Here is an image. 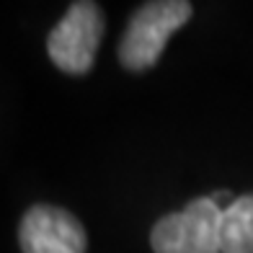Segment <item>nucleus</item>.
<instances>
[{
  "label": "nucleus",
  "mask_w": 253,
  "mask_h": 253,
  "mask_svg": "<svg viewBox=\"0 0 253 253\" xmlns=\"http://www.w3.org/2000/svg\"><path fill=\"white\" fill-rule=\"evenodd\" d=\"M189 18L191 3H186V0H155V3L140 5L119 44L122 65L134 73L153 67L158 57L163 54L170 34L186 24Z\"/></svg>",
  "instance_id": "nucleus-1"
},
{
  "label": "nucleus",
  "mask_w": 253,
  "mask_h": 253,
  "mask_svg": "<svg viewBox=\"0 0 253 253\" xmlns=\"http://www.w3.org/2000/svg\"><path fill=\"white\" fill-rule=\"evenodd\" d=\"M222 210L212 197L194 199L176 214H166L150 233L155 253H222Z\"/></svg>",
  "instance_id": "nucleus-2"
},
{
  "label": "nucleus",
  "mask_w": 253,
  "mask_h": 253,
  "mask_svg": "<svg viewBox=\"0 0 253 253\" xmlns=\"http://www.w3.org/2000/svg\"><path fill=\"white\" fill-rule=\"evenodd\" d=\"M103 37V16L96 3L80 0L73 3L62 21L52 29L47 39V52L60 70L70 75H83L96 60V49Z\"/></svg>",
  "instance_id": "nucleus-3"
},
{
  "label": "nucleus",
  "mask_w": 253,
  "mask_h": 253,
  "mask_svg": "<svg viewBox=\"0 0 253 253\" xmlns=\"http://www.w3.org/2000/svg\"><path fill=\"white\" fill-rule=\"evenodd\" d=\"M18 243L24 253H85L88 235L67 210L37 204L21 220Z\"/></svg>",
  "instance_id": "nucleus-4"
},
{
  "label": "nucleus",
  "mask_w": 253,
  "mask_h": 253,
  "mask_svg": "<svg viewBox=\"0 0 253 253\" xmlns=\"http://www.w3.org/2000/svg\"><path fill=\"white\" fill-rule=\"evenodd\" d=\"M222 253H253V194L238 197L222 212Z\"/></svg>",
  "instance_id": "nucleus-5"
}]
</instances>
